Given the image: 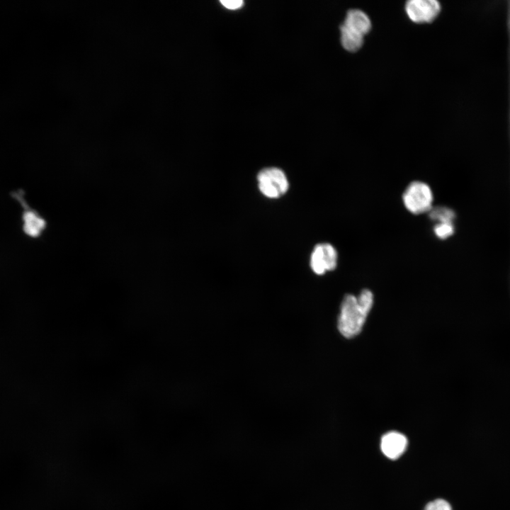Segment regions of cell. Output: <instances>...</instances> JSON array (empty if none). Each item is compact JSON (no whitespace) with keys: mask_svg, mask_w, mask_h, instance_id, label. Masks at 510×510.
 <instances>
[{"mask_svg":"<svg viewBox=\"0 0 510 510\" xmlns=\"http://www.w3.org/2000/svg\"><path fill=\"white\" fill-rule=\"evenodd\" d=\"M453 232V225L450 222L437 223L434 227V234L440 239H446L450 237Z\"/></svg>","mask_w":510,"mask_h":510,"instance_id":"10","label":"cell"},{"mask_svg":"<svg viewBox=\"0 0 510 510\" xmlns=\"http://www.w3.org/2000/svg\"><path fill=\"white\" fill-rule=\"evenodd\" d=\"M11 195L22 207L21 218L23 233L30 238H39L46 229L45 219L27 203L22 190L13 191Z\"/></svg>","mask_w":510,"mask_h":510,"instance_id":"5","label":"cell"},{"mask_svg":"<svg viewBox=\"0 0 510 510\" xmlns=\"http://www.w3.org/2000/svg\"><path fill=\"white\" fill-rule=\"evenodd\" d=\"M260 192L269 198H278L288 190V179L283 170L277 167H267L257 174Z\"/></svg>","mask_w":510,"mask_h":510,"instance_id":"4","label":"cell"},{"mask_svg":"<svg viewBox=\"0 0 510 510\" xmlns=\"http://www.w3.org/2000/svg\"><path fill=\"white\" fill-rule=\"evenodd\" d=\"M424 510H453V508L447 500L439 498L427 503Z\"/></svg>","mask_w":510,"mask_h":510,"instance_id":"11","label":"cell"},{"mask_svg":"<svg viewBox=\"0 0 510 510\" xmlns=\"http://www.w3.org/2000/svg\"><path fill=\"white\" fill-rule=\"evenodd\" d=\"M370 29L371 21L366 13L359 9L349 10L340 27L342 46L348 52L358 51Z\"/></svg>","mask_w":510,"mask_h":510,"instance_id":"2","label":"cell"},{"mask_svg":"<svg viewBox=\"0 0 510 510\" xmlns=\"http://www.w3.org/2000/svg\"><path fill=\"white\" fill-rule=\"evenodd\" d=\"M433 193L426 183L412 181L402 195L403 203L408 211L414 215L429 212L432 208Z\"/></svg>","mask_w":510,"mask_h":510,"instance_id":"3","label":"cell"},{"mask_svg":"<svg viewBox=\"0 0 510 510\" xmlns=\"http://www.w3.org/2000/svg\"><path fill=\"white\" fill-rule=\"evenodd\" d=\"M405 11L414 23H431L440 13L441 5L436 0H410L406 3Z\"/></svg>","mask_w":510,"mask_h":510,"instance_id":"7","label":"cell"},{"mask_svg":"<svg viewBox=\"0 0 510 510\" xmlns=\"http://www.w3.org/2000/svg\"><path fill=\"white\" fill-rule=\"evenodd\" d=\"M429 215L431 220L437 221L438 223L441 222H450L453 223L455 217V213L453 210L444 207L438 206L433 208L429 212Z\"/></svg>","mask_w":510,"mask_h":510,"instance_id":"9","label":"cell"},{"mask_svg":"<svg viewBox=\"0 0 510 510\" xmlns=\"http://www.w3.org/2000/svg\"><path fill=\"white\" fill-rule=\"evenodd\" d=\"M337 251L329 243L317 244L313 249L310 256V267L317 275H323L327 271H333L337 265Z\"/></svg>","mask_w":510,"mask_h":510,"instance_id":"6","label":"cell"},{"mask_svg":"<svg viewBox=\"0 0 510 510\" xmlns=\"http://www.w3.org/2000/svg\"><path fill=\"white\" fill-rule=\"evenodd\" d=\"M220 3L224 7L231 10L239 8L244 4L242 0H222Z\"/></svg>","mask_w":510,"mask_h":510,"instance_id":"12","label":"cell"},{"mask_svg":"<svg viewBox=\"0 0 510 510\" xmlns=\"http://www.w3.org/2000/svg\"><path fill=\"white\" fill-rule=\"evenodd\" d=\"M373 304V295L368 289L363 290L358 297L346 295L341 305L338 329L346 338L358 334Z\"/></svg>","mask_w":510,"mask_h":510,"instance_id":"1","label":"cell"},{"mask_svg":"<svg viewBox=\"0 0 510 510\" xmlns=\"http://www.w3.org/2000/svg\"><path fill=\"white\" fill-rule=\"evenodd\" d=\"M407 446V437L402 433L395 431L385 434L380 441L382 453L391 460L399 458L405 452Z\"/></svg>","mask_w":510,"mask_h":510,"instance_id":"8","label":"cell"}]
</instances>
